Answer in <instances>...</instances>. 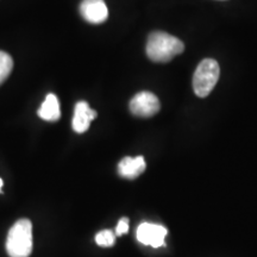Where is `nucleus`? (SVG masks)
<instances>
[{"label": "nucleus", "instance_id": "obj_1", "mask_svg": "<svg viewBox=\"0 0 257 257\" xmlns=\"http://www.w3.org/2000/svg\"><path fill=\"white\" fill-rule=\"evenodd\" d=\"M147 55L154 62L166 63L184 53L185 44L178 37L163 31H155L149 35L147 42Z\"/></svg>", "mask_w": 257, "mask_h": 257}, {"label": "nucleus", "instance_id": "obj_2", "mask_svg": "<svg viewBox=\"0 0 257 257\" xmlns=\"http://www.w3.org/2000/svg\"><path fill=\"white\" fill-rule=\"evenodd\" d=\"M6 251L10 257H29L32 252V224L29 219H19L9 231Z\"/></svg>", "mask_w": 257, "mask_h": 257}, {"label": "nucleus", "instance_id": "obj_3", "mask_svg": "<svg viewBox=\"0 0 257 257\" xmlns=\"http://www.w3.org/2000/svg\"><path fill=\"white\" fill-rule=\"evenodd\" d=\"M220 75L219 64L213 59H205L198 64L193 76V89L199 98H205L213 91Z\"/></svg>", "mask_w": 257, "mask_h": 257}, {"label": "nucleus", "instance_id": "obj_4", "mask_svg": "<svg viewBox=\"0 0 257 257\" xmlns=\"http://www.w3.org/2000/svg\"><path fill=\"white\" fill-rule=\"evenodd\" d=\"M161 104L159 98L150 92H141L131 99L130 111L136 117L149 118L160 111Z\"/></svg>", "mask_w": 257, "mask_h": 257}, {"label": "nucleus", "instance_id": "obj_5", "mask_svg": "<svg viewBox=\"0 0 257 257\" xmlns=\"http://www.w3.org/2000/svg\"><path fill=\"white\" fill-rule=\"evenodd\" d=\"M168 230L159 224L142 223L137 229L138 242L144 245H150L153 248H160L165 245V238Z\"/></svg>", "mask_w": 257, "mask_h": 257}, {"label": "nucleus", "instance_id": "obj_6", "mask_svg": "<svg viewBox=\"0 0 257 257\" xmlns=\"http://www.w3.org/2000/svg\"><path fill=\"white\" fill-rule=\"evenodd\" d=\"M80 14L88 23L101 24L108 17V10L104 0H82Z\"/></svg>", "mask_w": 257, "mask_h": 257}, {"label": "nucleus", "instance_id": "obj_7", "mask_svg": "<svg viewBox=\"0 0 257 257\" xmlns=\"http://www.w3.org/2000/svg\"><path fill=\"white\" fill-rule=\"evenodd\" d=\"M96 118V112L89 107L86 101H79L75 105L73 117V130L83 134L89 128L91 121Z\"/></svg>", "mask_w": 257, "mask_h": 257}, {"label": "nucleus", "instance_id": "obj_8", "mask_svg": "<svg viewBox=\"0 0 257 257\" xmlns=\"http://www.w3.org/2000/svg\"><path fill=\"white\" fill-rule=\"evenodd\" d=\"M146 160L143 156L137 157H124L118 165V173L121 178L134 180L143 174L146 170Z\"/></svg>", "mask_w": 257, "mask_h": 257}, {"label": "nucleus", "instance_id": "obj_9", "mask_svg": "<svg viewBox=\"0 0 257 257\" xmlns=\"http://www.w3.org/2000/svg\"><path fill=\"white\" fill-rule=\"evenodd\" d=\"M38 115L43 120L47 121H56L60 119L61 111H60V102L55 94L50 93L46 96V100L38 110Z\"/></svg>", "mask_w": 257, "mask_h": 257}, {"label": "nucleus", "instance_id": "obj_10", "mask_svg": "<svg viewBox=\"0 0 257 257\" xmlns=\"http://www.w3.org/2000/svg\"><path fill=\"white\" fill-rule=\"evenodd\" d=\"M14 68V60L5 51H0V85L9 78Z\"/></svg>", "mask_w": 257, "mask_h": 257}, {"label": "nucleus", "instance_id": "obj_11", "mask_svg": "<svg viewBox=\"0 0 257 257\" xmlns=\"http://www.w3.org/2000/svg\"><path fill=\"white\" fill-rule=\"evenodd\" d=\"M95 242L100 246H112L115 243V234L111 230H102L96 233Z\"/></svg>", "mask_w": 257, "mask_h": 257}, {"label": "nucleus", "instance_id": "obj_12", "mask_svg": "<svg viewBox=\"0 0 257 257\" xmlns=\"http://www.w3.org/2000/svg\"><path fill=\"white\" fill-rule=\"evenodd\" d=\"M128 231V219L127 218H121V219L118 221L117 227H115V234L117 236H121V234L127 233Z\"/></svg>", "mask_w": 257, "mask_h": 257}, {"label": "nucleus", "instance_id": "obj_13", "mask_svg": "<svg viewBox=\"0 0 257 257\" xmlns=\"http://www.w3.org/2000/svg\"><path fill=\"white\" fill-rule=\"evenodd\" d=\"M2 187H3V180L0 179V189H2Z\"/></svg>", "mask_w": 257, "mask_h": 257}]
</instances>
